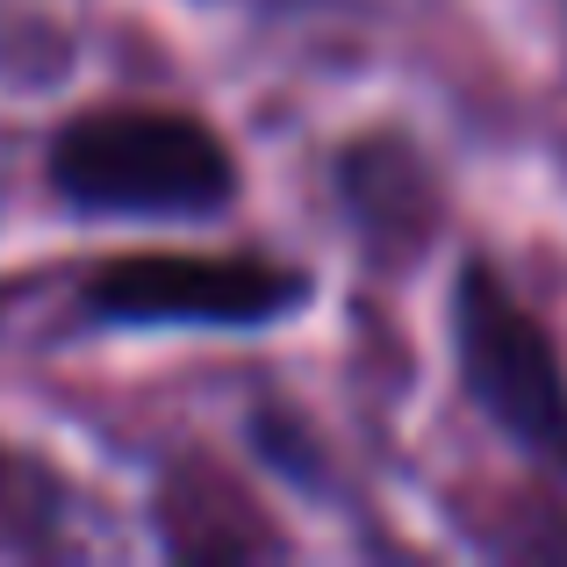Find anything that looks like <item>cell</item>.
Instances as JSON below:
<instances>
[{"mask_svg": "<svg viewBox=\"0 0 567 567\" xmlns=\"http://www.w3.org/2000/svg\"><path fill=\"white\" fill-rule=\"evenodd\" d=\"M43 187L86 223H216L245 202V158L187 101L115 94L43 137Z\"/></svg>", "mask_w": 567, "mask_h": 567, "instance_id": "1", "label": "cell"}, {"mask_svg": "<svg viewBox=\"0 0 567 567\" xmlns=\"http://www.w3.org/2000/svg\"><path fill=\"white\" fill-rule=\"evenodd\" d=\"M58 317L43 338H109V331H208L245 338L317 309V274L302 259H280L259 245H137L65 266Z\"/></svg>", "mask_w": 567, "mask_h": 567, "instance_id": "2", "label": "cell"}, {"mask_svg": "<svg viewBox=\"0 0 567 567\" xmlns=\"http://www.w3.org/2000/svg\"><path fill=\"white\" fill-rule=\"evenodd\" d=\"M445 346H453L460 402L532 474L567 488V360H560V338L488 251H467L453 266Z\"/></svg>", "mask_w": 567, "mask_h": 567, "instance_id": "3", "label": "cell"}, {"mask_svg": "<svg viewBox=\"0 0 567 567\" xmlns=\"http://www.w3.org/2000/svg\"><path fill=\"white\" fill-rule=\"evenodd\" d=\"M331 194L346 208V230L374 266H416L445 230L439 166L416 152L410 130H360L331 152Z\"/></svg>", "mask_w": 567, "mask_h": 567, "instance_id": "4", "label": "cell"}, {"mask_svg": "<svg viewBox=\"0 0 567 567\" xmlns=\"http://www.w3.org/2000/svg\"><path fill=\"white\" fill-rule=\"evenodd\" d=\"M152 539L173 560H280L295 554L288 525L266 517V503L245 488V474L230 460L181 445V453L158 460L152 474Z\"/></svg>", "mask_w": 567, "mask_h": 567, "instance_id": "5", "label": "cell"}, {"mask_svg": "<svg viewBox=\"0 0 567 567\" xmlns=\"http://www.w3.org/2000/svg\"><path fill=\"white\" fill-rule=\"evenodd\" d=\"M94 503L37 445L0 431V560H86L101 554Z\"/></svg>", "mask_w": 567, "mask_h": 567, "instance_id": "6", "label": "cell"}]
</instances>
